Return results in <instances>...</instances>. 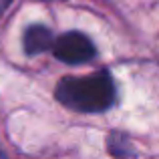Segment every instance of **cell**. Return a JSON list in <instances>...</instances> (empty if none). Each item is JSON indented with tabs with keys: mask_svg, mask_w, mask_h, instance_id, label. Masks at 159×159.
<instances>
[{
	"mask_svg": "<svg viewBox=\"0 0 159 159\" xmlns=\"http://www.w3.org/2000/svg\"><path fill=\"white\" fill-rule=\"evenodd\" d=\"M54 97L62 105L83 113H101L115 101V85L111 75L101 73L89 77H65L57 85Z\"/></svg>",
	"mask_w": 159,
	"mask_h": 159,
	"instance_id": "obj_1",
	"label": "cell"
},
{
	"mask_svg": "<svg viewBox=\"0 0 159 159\" xmlns=\"http://www.w3.org/2000/svg\"><path fill=\"white\" fill-rule=\"evenodd\" d=\"M52 51L54 57L66 65H81V62H87L95 57L93 43L77 30L65 32L62 36H58L52 44Z\"/></svg>",
	"mask_w": 159,
	"mask_h": 159,
	"instance_id": "obj_2",
	"label": "cell"
},
{
	"mask_svg": "<svg viewBox=\"0 0 159 159\" xmlns=\"http://www.w3.org/2000/svg\"><path fill=\"white\" fill-rule=\"evenodd\" d=\"M52 32L43 24H32L24 30V52L26 54H40L52 48Z\"/></svg>",
	"mask_w": 159,
	"mask_h": 159,
	"instance_id": "obj_3",
	"label": "cell"
},
{
	"mask_svg": "<svg viewBox=\"0 0 159 159\" xmlns=\"http://www.w3.org/2000/svg\"><path fill=\"white\" fill-rule=\"evenodd\" d=\"M107 149L111 151L113 157L117 159H127V157H135V149L131 147V143H129V139L125 135H121V133H111L107 139Z\"/></svg>",
	"mask_w": 159,
	"mask_h": 159,
	"instance_id": "obj_4",
	"label": "cell"
},
{
	"mask_svg": "<svg viewBox=\"0 0 159 159\" xmlns=\"http://www.w3.org/2000/svg\"><path fill=\"white\" fill-rule=\"evenodd\" d=\"M12 2H14V0H0V16H2L4 12L8 10V6H10Z\"/></svg>",
	"mask_w": 159,
	"mask_h": 159,
	"instance_id": "obj_5",
	"label": "cell"
},
{
	"mask_svg": "<svg viewBox=\"0 0 159 159\" xmlns=\"http://www.w3.org/2000/svg\"><path fill=\"white\" fill-rule=\"evenodd\" d=\"M48 2H51V0H48Z\"/></svg>",
	"mask_w": 159,
	"mask_h": 159,
	"instance_id": "obj_6",
	"label": "cell"
}]
</instances>
